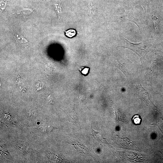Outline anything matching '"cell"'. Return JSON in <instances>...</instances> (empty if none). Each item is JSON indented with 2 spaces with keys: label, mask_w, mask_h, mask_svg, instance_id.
Wrapping results in <instances>:
<instances>
[{
  "label": "cell",
  "mask_w": 163,
  "mask_h": 163,
  "mask_svg": "<svg viewBox=\"0 0 163 163\" xmlns=\"http://www.w3.org/2000/svg\"><path fill=\"white\" fill-rule=\"evenodd\" d=\"M123 39L125 44L122 47L128 48L134 51L139 57L141 60L146 55L148 52L147 47L142 42L135 44L132 43L124 38Z\"/></svg>",
  "instance_id": "6da1fadb"
},
{
  "label": "cell",
  "mask_w": 163,
  "mask_h": 163,
  "mask_svg": "<svg viewBox=\"0 0 163 163\" xmlns=\"http://www.w3.org/2000/svg\"><path fill=\"white\" fill-rule=\"evenodd\" d=\"M90 70V68L86 66H82L79 70L81 74L84 76H86L89 75Z\"/></svg>",
  "instance_id": "3957f363"
},
{
  "label": "cell",
  "mask_w": 163,
  "mask_h": 163,
  "mask_svg": "<svg viewBox=\"0 0 163 163\" xmlns=\"http://www.w3.org/2000/svg\"><path fill=\"white\" fill-rule=\"evenodd\" d=\"M132 120L133 122L136 125L139 124L141 122V119L140 117L138 115H135L133 117Z\"/></svg>",
  "instance_id": "277c9868"
},
{
  "label": "cell",
  "mask_w": 163,
  "mask_h": 163,
  "mask_svg": "<svg viewBox=\"0 0 163 163\" xmlns=\"http://www.w3.org/2000/svg\"><path fill=\"white\" fill-rule=\"evenodd\" d=\"M69 120L72 122H76L77 120V116L76 115L72 114L71 116H69Z\"/></svg>",
  "instance_id": "5b68a950"
},
{
  "label": "cell",
  "mask_w": 163,
  "mask_h": 163,
  "mask_svg": "<svg viewBox=\"0 0 163 163\" xmlns=\"http://www.w3.org/2000/svg\"><path fill=\"white\" fill-rule=\"evenodd\" d=\"M64 34L66 37L70 39H72L76 37L77 32L76 29L70 28L64 31Z\"/></svg>",
  "instance_id": "7a4b0ae2"
}]
</instances>
